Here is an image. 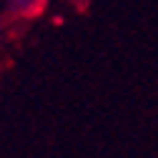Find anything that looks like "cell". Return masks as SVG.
<instances>
[{
	"mask_svg": "<svg viewBox=\"0 0 158 158\" xmlns=\"http://www.w3.org/2000/svg\"><path fill=\"white\" fill-rule=\"evenodd\" d=\"M0 38H3V20H0Z\"/></svg>",
	"mask_w": 158,
	"mask_h": 158,
	"instance_id": "2",
	"label": "cell"
},
{
	"mask_svg": "<svg viewBox=\"0 0 158 158\" xmlns=\"http://www.w3.org/2000/svg\"><path fill=\"white\" fill-rule=\"evenodd\" d=\"M45 0H8V8L13 15H33L43 8Z\"/></svg>",
	"mask_w": 158,
	"mask_h": 158,
	"instance_id": "1",
	"label": "cell"
}]
</instances>
